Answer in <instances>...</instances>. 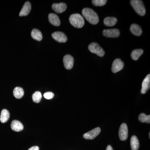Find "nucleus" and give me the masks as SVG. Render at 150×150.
Listing matches in <instances>:
<instances>
[{"instance_id":"4","label":"nucleus","mask_w":150,"mask_h":150,"mask_svg":"<svg viewBox=\"0 0 150 150\" xmlns=\"http://www.w3.org/2000/svg\"><path fill=\"white\" fill-rule=\"evenodd\" d=\"M88 49L91 53L96 54L100 57H103L105 55V51L101 46L96 43H92L89 45Z\"/></svg>"},{"instance_id":"2","label":"nucleus","mask_w":150,"mask_h":150,"mask_svg":"<svg viewBox=\"0 0 150 150\" xmlns=\"http://www.w3.org/2000/svg\"><path fill=\"white\" fill-rule=\"evenodd\" d=\"M71 24L77 28H81L84 25L85 21L83 18L79 13L71 15L69 17Z\"/></svg>"},{"instance_id":"26","label":"nucleus","mask_w":150,"mask_h":150,"mask_svg":"<svg viewBox=\"0 0 150 150\" xmlns=\"http://www.w3.org/2000/svg\"><path fill=\"white\" fill-rule=\"evenodd\" d=\"M43 96L46 99L49 100L52 99L54 97V94L51 92H48L44 93Z\"/></svg>"},{"instance_id":"21","label":"nucleus","mask_w":150,"mask_h":150,"mask_svg":"<svg viewBox=\"0 0 150 150\" xmlns=\"http://www.w3.org/2000/svg\"><path fill=\"white\" fill-rule=\"evenodd\" d=\"M31 36L33 39L38 41H40L43 38L42 34L40 30L37 29H33L31 33Z\"/></svg>"},{"instance_id":"17","label":"nucleus","mask_w":150,"mask_h":150,"mask_svg":"<svg viewBox=\"0 0 150 150\" xmlns=\"http://www.w3.org/2000/svg\"><path fill=\"white\" fill-rule=\"evenodd\" d=\"M131 146L132 150H138L139 147V142L138 138L136 136L131 137Z\"/></svg>"},{"instance_id":"29","label":"nucleus","mask_w":150,"mask_h":150,"mask_svg":"<svg viewBox=\"0 0 150 150\" xmlns=\"http://www.w3.org/2000/svg\"><path fill=\"white\" fill-rule=\"evenodd\" d=\"M149 138H150V133L149 134Z\"/></svg>"},{"instance_id":"3","label":"nucleus","mask_w":150,"mask_h":150,"mask_svg":"<svg viewBox=\"0 0 150 150\" xmlns=\"http://www.w3.org/2000/svg\"><path fill=\"white\" fill-rule=\"evenodd\" d=\"M131 6L138 14L141 16H144L146 11L144 3L140 0H131L130 1Z\"/></svg>"},{"instance_id":"22","label":"nucleus","mask_w":150,"mask_h":150,"mask_svg":"<svg viewBox=\"0 0 150 150\" xmlns=\"http://www.w3.org/2000/svg\"><path fill=\"white\" fill-rule=\"evenodd\" d=\"M143 53H144V51L142 49H135L131 52V58L133 60L137 61L139 59L140 56H142Z\"/></svg>"},{"instance_id":"14","label":"nucleus","mask_w":150,"mask_h":150,"mask_svg":"<svg viewBox=\"0 0 150 150\" xmlns=\"http://www.w3.org/2000/svg\"><path fill=\"white\" fill-rule=\"evenodd\" d=\"M48 19L51 24L56 26H59L61 24V21L59 16L55 14L51 13L48 15Z\"/></svg>"},{"instance_id":"10","label":"nucleus","mask_w":150,"mask_h":150,"mask_svg":"<svg viewBox=\"0 0 150 150\" xmlns=\"http://www.w3.org/2000/svg\"><path fill=\"white\" fill-rule=\"evenodd\" d=\"M103 35L106 37L117 38L120 35V31L118 29H105L103 32Z\"/></svg>"},{"instance_id":"18","label":"nucleus","mask_w":150,"mask_h":150,"mask_svg":"<svg viewBox=\"0 0 150 150\" xmlns=\"http://www.w3.org/2000/svg\"><path fill=\"white\" fill-rule=\"evenodd\" d=\"M104 24L106 26H114L117 23V18L115 17H108L105 18L104 19Z\"/></svg>"},{"instance_id":"11","label":"nucleus","mask_w":150,"mask_h":150,"mask_svg":"<svg viewBox=\"0 0 150 150\" xmlns=\"http://www.w3.org/2000/svg\"><path fill=\"white\" fill-rule=\"evenodd\" d=\"M150 87V74H148L145 77L142 84L141 93L145 94L149 89Z\"/></svg>"},{"instance_id":"27","label":"nucleus","mask_w":150,"mask_h":150,"mask_svg":"<svg viewBox=\"0 0 150 150\" xmlns=\"http://www.w3.org/2000/svg\"><path fill=\"white\" fill-rule=\"evenodd\" d=\"M28 150H39V148L37 146H34L30 148Z\"/></svg>"},{"instance_id":"9","label":"nucleus","mask_w":150,"mask_h":150,"mask_svg":"<svg viewBox=\"0 0 150 150\" xmlns=\"http://www.w3.org/2000/svg\"><path fill=\"white\" fill-rule=\"evenodd\" d=\"M52 37L60 43H65L67 40V37L64 33L60 31H56L52 33Z\"/></svg>"},{"instance_id":"16","label":"nucleus","mask_w":150,"mask_h":150,"mask_svg":"<svg viewBox=\"0 0 150 150\" xmlns=\"http://www.w3.org/2000/svg\"><path fill=\"white\" fill-rule=\"evenodd\" d=\"M130 30L133 34L137 36H140L142 33V28L139 25L136 24L131 25Z\"/></svg>"},{"instance_id":"12","label":"nucleus","mask_w":150,"mask_h":150,"mask_svg":"<svg viewBox=\"0 0 150 150\" xmlns=\"http://www.w3.org/2000/svg\"><path fill=\"white\" fill-rule=\"evenodd\" d=\"M52 9L57 13H61L64 12L67 8V5L64 3L53 4Z\"/></svg>"},{"instance_id":"19","label":"nucleus","mask_w":150,"mask_h":150,"mask_svg":"<svg viewBox=\"0 0 150 150\" xmlns=\"http://www.w3.org/2000/svg\"><path fill=\"white\" fill-rule=\"evenodd\" d=\"M10 118V113L6 109H4L2 110L0 116V121L2 123H5Z\"/></svg>"},{"instance_id":"28","label":"nucleus","mask_w":150,"mask_h":150,"mask_svg":"<svg viewBox=\"0 0 150 150\" xmlns=\"http://www.w3.org/2000/svg\"><path fill=\"white\" fill-rule=\"evenodd\" d=\"M106 150H113L112 147L110 145H108L106 148Z\"/></svg>"},{"instance_id":"23","label":"nucleus","mask_w":150,"mask_h":150,"mask_svg":"<svg viewBox=\"0 0 150 150\" xmlns=\"http://www.w3.org/2000/svg\"><path fill=\"white\" fill-rule=\"evenodd\" d=\"M139 119L142 123H150V115H146L145 113H142L139 115Z\"/></svg>"},{"instance_id":"7","label":"nucleus","mask_w":150,"mask_h":150,"mask_svg":"<svg viewBox=\"0 0 150 150\" xmlns=\"http://www.w3.org/2000/svg\"><path fill=\"white\" fill-rule=\"evenodd\" d=\"M124 63L121 59H115L112 63V71L113 73L118 72L123 69L124 67Z\"/></svg>"},{"instance_id":"1","label":"nucleus","mask_w":150,"mask_h":150,"mask_svg":"<svg viewBox=\"0 0 150 150\" xmlns=\"http://www.w3.org/2000/svg\"><path fill=\"white\" fill-rule=\"evenodd\" d=\"M83 15L88 21L92 24H97L99 22V17L95 11L91 8H84L83 9Z\"/></svg>"},{"instance_id":"25","label":"nucleus","mask_w":150,"mask_h":150,"mask_svg":"<svg viewBox=\"0 0 150 150\" xmlns=\"http://www.w3.org/2000/svg\"><path fill=\"white\" fill-rule=\"evenodd\" d=\"M106 0H93L92 2L94 5L96 6H103L107 3Z\"/></svg>"},{"instance_id":"6","label":"nucleus","mask_w":150,"mask_h":150,"mask_svg":"<svg viewBox=\"0 0 150 150\" xmlns=\"http://www.w3.org/2000/svg\"><path fill=\"white\" fill-rule=\"evenodd\" d=\"M100 129L99 127L95 128L91 131L87 132L84 134L83 137L84 139L88 140H92L99 135L100 132Z\"/></svg>"},{"instance_id":"20","label":"nucleus","mask_w":150,"mask_h":150,"mask_svg":"<svg viewBox=\"0 0 150 150\" xmlns=\"http://www.w3.org/2000/svg\"><path fill=\"white\" fill-rule=\"evenodd\" d=\"M13 93L14 96L16 98L20 99L24 95V91L22 88L17 87L14 89Z\"/></svg>"},{"instance_id":"15","label":"nucleus","mask_w":150,"mask_h":150,"mask_svg":"<svg viewBox=\"0 0 150 150\" xmlns=\"http://www.w3.org/2000/svg\"><path fill=\"white\" fill-rule=\"evenodd\" d=\"M11 127L12 130L16 132H19L23 129V126L20 121L13 120L11 123Z\"/></svg>"},{"instance_id":"8","label":"nucleus","mask_w":150,"mask_h":150,"mask_svg":"<svg viewBox=\"0 0 150 150\" xmlns=\"http://www.w3.org/2000/svg\"><path fill=\"white\" fill-rule=\"evenodd\" d=\"M64 65L66 69L70 70L72 69L74 64V58L70 55H66L63 59Z\"/></svg>"},{"instance_id":"24","label":"nucleus","mask_w":150,"mask_h":150,"mask_svg":"<svg viewBox=\"0 0 150 150\" xmlns=\"http://www.w3.org/2000/svg\"><path fill=\"white\" fill-rule=\"evenodd\" d=\"M42 98V94L39 91H36L33 94L32 99L33 102L39 103Z\"/></svg>"},{"instance_id":"13","label":"nucleus","mask_w":150,"mask_h":150,"mask_svg":"<svg viewBox=\"0 0 150 150\" xmlns=\"http://www.w3.org/2000/svg\"><path fill=\"white\" fill-rule=\"evenodd\" d=\"M31 9V4L29 1L26 2L24 4L21 11L20 12V16H27L30 12Z\"/></svg>"},{"instance_id":"5","label":"nucleus","mask_w":150,"mask_h":150,"mask_svg":"<svg viewBox=\"0 0 150 150\" xmlns=\"http://www.w3.org/2000/svg\"><path fill=\"white\" fill-rule=\"evenodd\" d=\"M119 136L121 141H125L128 137V129L127 124L123 123L121 124L119 131Z\"/></svg>"}]
</instances>
